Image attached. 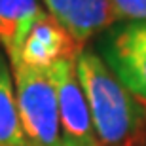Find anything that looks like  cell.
Here are the masks:
<instances>
[{"label": "cell", "mask_w": 146, "mask_h": 146, "mask_svg": "<svg viewBox=\"0 0 146 146\" xmlns=\"http://www.w3.org/2000/svg\"><path fill=\"white\" fill-rule=\"evenodd\" d=\"M76 70L91 110L99 146H144L146 106L142 101L114 76L91 48L80 49Z\"/></svg>", "instance_id": "obj_1"}, {"label": "cell", "mask_w": 146, "mask_h": 146, "mask_svg": "<svg viewBox=\"0 0 146 146\" xmlns=\"http://www.w3.org/2000/svg\"><path fill=\"white\" fill-rule=\"evenodd\" d=\"M23 133L29 146H59L63 142L57 91L48 68L11 66Z\"/></svg>", "instance_id": "obj_2"}, {"label": "cell", "mask_w": 146, "mask_h": 146, "mask_svg": "<svg viewBox=\"0 0 146 146\" xmlns=\"http://www.w3.org/2000/svg\"><path fill=\"white\" fill-rule=\"evenodd\" d=\"M95 51L114 76L146 103V21H116L99 34Z\"/></svg>", "instance_id": "obj_3"}, {"label": "cell", "mask_w": 146, "mask_h": 146, "mask_svg": "<svg viewBox=\"0 0 146 146\" xmlns=\"http://www.w3.org/2000/svg\"><path fill=\"white\" fill-rule=\"evenodd\" d=\"M57 91L63 141L76 146H99L91 110L76 70V59H63L48 68Z\"/></svg>", "instance_id": "obj_4"}, {"label": "cell", "mask_w": 146, "mask_h": 146, "mask_svg": "<svg viewBox=\"0 0 146 146\" xmlns=\"http://www.w3.org/2000/svg\"><path fill=\"white\" fill-rule=\"evenodd\" d=\"M80 49V44L46 11L29 31L11 66L23 63L34 68H49L57 61L76 59Z\"/></svg>", "instance_id": "obj_5"}, {"label": "cell", "mask_w": 146, "mask_h": 146, "mask_svg": "<svg viewBox=\"0 0 146 146\" xmlns=\"http://www.w3.org/2000/svg\"><path fill=\"white\" fill-rule=\"evenodd\" d=\"M46 11L74 38L86 44L89 38L103 34L116 19L110 0H42Z\"/></svg>", "instance_id": "obj_6"}, {"label": "cell", "mask_w": 146, "mask_h": 146, "mask_svg": "<svg viewBox=\"0 0 146 146\" xmlns=\"http://www.w3.org/2000/svg\"><path fill=\"white\" fill-rule=\"evenodd\" d=\"M44 13L42 0H0V46L10 65L17 61L23 40Z\"/></svg>", "instance_id": "obj_7"}, {"label": "cell", "mask_w": 146, "mask_h": 146, "mask_svg": "<svg viewBox=\"0 0 146 146\" xmlns=\"http://www.w3.org/2000/svg\"><path fill=\"white\" fill-rule=\"evenodd\" d=\"M0 146H29L17 106L11 65L4 53H0Z\"/></svg>", "instance_id": "obj_8"}, {"label": "cell", "mask_w": 146, "mask_h": 146, "mask_svg": "<svg viewBox=\"0 0 146 146\" xmlns=\"http://www.w3.org/2000/svg\"><path fill=\"white\" fill-rule=\"evenodd\" d=\"M118 21H146V0H110Z\"/></svg>", "instance_id": "obj_9"}, {"label": "cell", "mask_w": 146, "mask_h": 146, "mask_svg": "<svg viewBox=\"0 0 146 146\" xmlns=\"http://www.w3.org/2000/svg\"><path fill=\"white\" fill-rule=\"evenodd\" d=\"M59 146H76V144H72V142H66V141H63Z\"/></svg>", "instance_id": "obj_10"}]
</instances>
